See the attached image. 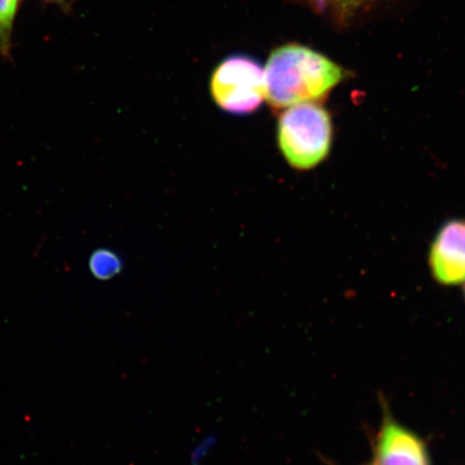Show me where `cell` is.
<instances>
[{
	"mask_svg": "<svg viewBox=\"0 0 465 465\" xmlns=\"http://www.w3.org/2000/svg\"><path fill=\"white\" fill-rule=\"evenodd\" d=\"M213 444L214 439L203 440L202 443L196 447L193 453H192V463H193V465H199L203 461V459L205 458L208 451L211 450Z\"/></svg>",
	"mask_w": 465,
	"mask_h": 465,
	"instance_id": "obj_9",
	"label": "cell"
},
{
	"mask_svg": "<svg viewBox=\"0 0 465 465\" xmlns=\"http://www.w3.org/2000/svg\"><path fill=\"white\" fill-rule=\"evenodd\" d=\"M464 295H465V282H464Z\"/></svg>",
	"mask_w": 465,
	"mask_h": 465,
	"instance_id": "obj_10",
	"label": "cell"
},
{
	"mask_svg": "<svg viewBox=\"0 0 465 465\" xmlns=\"http://www.w3.org/2000/svg\"><path fill=\"white\" fill-rule=\"evenodd\" d=\"M89 267L93 276L98 281L106 282L120 274L122 261L110 250L100 249L92 253Z\"/></svg>",
	"mask_w": 465,
	"mask_h": 465,
	"instance_id": "obj_6",
	"label": "cell"
},
{
	"mask_svg": "<svg viewBox=\"0 0 465 465\" xmlns=\"http://www.w3.org/2000/svg\"><path fill=\"white\" fill-rule=\"evenodd\" d=\"M371 465H374V464H371Z\"/></svg>",
	"mask_w": 465,
	"mask_h": 465,
	"instance_id": "obj_11",
	"label": "cell"
},
{
	"mask_svg": "<svg viewBox=\"0 0 465 465\" xmlns=\"http://www.w3.org/2000/svg\"><path fill=\"white\" fill-rule=\"evenodd\" d=\"M429 265L441 286L465 282V220H450L441 226L430 249Z\"/></svg>",
	"mask_w": 465,
	"mask_h": 465,
	"instance_id": "obj_5",
	"label": "cell"
},
{
	"mask_svg": "<svg viewBox=\"0 0 465 465\" xmlns=\"http://www.w3.org/2000/svg\"><path fill=\"white\" fill-rule=\"evenodd\" d=\"M19 0H0V49L7 54Z\"/></svg>",
	"mask_w": 465,
	"mask_h": 465,
	"instance_id": "obj_7",
	"label": "cell"
},
{
	"mask_svg": "<svg viewBox=\"0 0 465 465\" xmlns=\"http://www.w3.org/2000/svg\"><path fill=\"white\" fill-rule=\"evenodd\" d=\"M307 2L317 5L320 9H329L345 15L377 0H307Z\"/></svg>",
	"mask_w": 465,
	"mask_h": 465,
	"instance_id": "obj_8",
	"label": "cell"
},
{
	"mask_svg": "<svg viewBox=\"0 0 465 465\" xmlns=\"http://www.w3.org/2000/svg\"><path fill=\"white\" fill-rule=\"evenodd\" d=\"M374 465H432L429 447L421 436L404 426L386 404L373 444Z\"/></svg>",
	"mask_w": 465,
	"mask_h": 465,
	"instance_id": "obj_4",
	"label": "cell"
},
{
	"mask_svg": "<svg viewBox=\"0 0 465 465\" xmlns=\"http://www.w3.org/2000/svg\"><path fill=\"white\" fill-rule=\"evenodd\" d=\"M264 74L265 98L274 109L322 100L346 78L345 69L327 56L294 44L272 52Z\"/></svg>",
	"mask_w": 465,
	"mask_h": 465,
	"instance_id": "obj_1",
	"label": "cell"
},
{
	"mask_svg": "<svg viewBox=\"0 0 465 465\" xmlns=\"http://www.w3.org/2000/svg\"><path fill=\"white\" fill-rule=\"evenodd\" d=\"M211 92L214 103L225 113L242 115L257 112L266 95L263 68L247 56L226 58L213 74Z\"/></svg>",
	"mask_w": 465,
	"mask_h": 465,
	"instance_id": "obj_3",
	"label": "cell"
},
{
	"mask_svg": "<svg viewBox=\"0 0 465 465\" xmlns=\"http://www.w3.org/2000/svg\"><path fill=\"white\" fill-rule=\"evenodd\" d=\"M277 139L284 159L295 170L307 171L322 163L333 142L332 118L317 103L293 104L279 116Z\"/></svg>",
	"mask_w": 465,
	"mask_h": 465,
	"instance_id": "obj_2",
	"label": "cell"
}]
</instances>
